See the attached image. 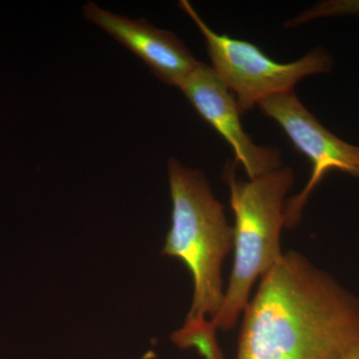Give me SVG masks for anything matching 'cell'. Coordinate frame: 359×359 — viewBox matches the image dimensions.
I'll return each mask as SVG.
<instances>
[{"label": "cell", "mask_w": 359, "mask_h": 359, "mask_svg": "<svg viewBox=\"0 0 359 359\" xmlns=\"http://www.w3.org/2000/svg\"><path fill=\"white\" fill-rule=\"evenodd\" d=\"M236 359H339L359 341V297L297 252H283L244 311Z\"/></svg>", "instance_id": "6da1fadb"}, {"label": "cell", "mask_w": 359, "mask_h": 359, "mask_svg": "<svg viewBox=\"0 0 359 359\" xmlns=\"http://www.w3.org/2000/svg\"><path fill=\"white\" fill-rule=\"evenodd\" d=\"M168 180L172 224L163 255L180 259L192 276L193 301L186 321H212L223 304L222 269L233 250V229L202 171L171 158Z\"/></svg>", "instance_id": "7a4b0ae2"}, {"label": "cell", "mask_w": 359, "mask_h": 359, "mask_svg": "<svg viewBox=\"0 0 359 359\" xmlns=\"http://www.w3.org/2000/svg\"><path fill=\"white\" fill-rule=\"evenodd\" d=\"M235 172L233 165L224 168L235 215L233 266L221 311L211 321L217 330L223 332L236 327L249 304L255 283L283 256L280 236L285 202L294 183V172L287 167L248 181L238 179Z\"/></svg>", "instance_id": "3957f363"}, {"label": "cell", "mask_w": 359, "mask_h": 359, "mask_svg": "<svg viewBox=\"0 0 359 359\" xmlns=\"http://www.w3.org/2000/svg\"><path fill=\"white\" fill-rule=\"evenodd\" d=\"M178 6L204 36L212 69L233 94L242 114L269 97L294 92L304 78L330 72L334 66V59L323 47H316L299 60L278 62L249 41L215 32L187 0Z\"/></svg>", "instance_id": "277c9868"}, {"label": "cell", "mask_w": 359, "mask_h": 359, "mask_svg": "<svg viewBox=\"0 0 359 359\" xmlns=\"http://www.w3.org/2000/svg\"><path fill=\"white\" fill-rule=\"evenodd\" d=\"M257 106L282 127L294 147L313 165L306 187L285 202V228L292 229L301 222L309 196L325 175L337 170L359 180V146L347 143L325 128L294 92L269 97Z\"/></svg>", "instance_id": "5b68a950"}, {"label": "cell", "mask_w": 359, "mask_h": 359, "mask_svg": "<svg viewBox=\"0 0 359 359\" xmlns=\"http://www.w3.org/2000/svg\"><path fill=\"white\" fill-rule=\"evenodd\" d=\"M179 89L198 114L231 146L235 164L242 165L249 179L282 168L278 149L257 145L245 133L235 96L211 66L200 62Z\"/></svg>", "instance_id": "8992f818"}, {"label": "cell", "mask_w": 359, "mask_h": 359, "mask_svg": "<svg viewBox=\"0 0 359 359\" xmlns=\"http://www.w3.org/2000/svg\"><path fill=\"white\" fill-rule=\"evenodd\" d=\"M83 13L87 20L140 57L165 84L180 88L200 65L177 35L145 20L111 13L93 2L85 4Z\"/></svg>", "instance_id": "52a82bcc"}, {"label": "cell", "mask_w": 359, "mask_h": 359, "mask_svg": "<svg viewBox=\"0 0 359 359\" xmlns=\"http://www.w3.org/2000/svg\"><path fill=\"white\" fill-rule=\"evenodd\" d=\"M217 332L211 321H185L171 339L180 348L195 349L203 359H224Z\"/></svg>", "instance_id": "ba28073f"}, {"label": "cell", "mask_w": 359, "mask_h": 359, "mask_svg": "<svg viewBox=\"0 0 359 359\" xmlns=\"http://www.w3.org/2000/svg\"><path fill=\"white\" fill-rule=\"evenodd\" d=\"M348 15L359 18V0H327L287 20L285 26L287 28H294L318 18Z\"/></svg>", "instance_id": "9c48e42d"}, {"label": "cell", "mask_w": 359, "mask_h": 359, "mask_svg": "<svg viewBox=\"0 0 359 359\" xmlns=\"http://www.w3.org/2000/svg\"><path fill=\"white\" fill-rule=\"evenodd\" d=\"M339 359H359V341Z\"/></svg>", "instance_id": "30bf717a"}]
</instances>
